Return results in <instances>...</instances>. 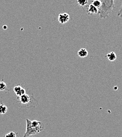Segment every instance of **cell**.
<instances>
[{"instance_id": "cell-2", "label": "cell", "mask_w": 122, "mask_h": 137, "mask_svg": "<svg viewBox=\"0 0 122 137\" xmlns=\"http://www.w3.org/2000/svg\"><path fill=\"white\" fill-rule=\"evenodd\" d=\"M26 130L23 137H28L29 135H34L39 133L38 132L36 131V130L31 125L30 120L26 119Z\"/></svg>"}, {"instance_id": "cell-5", "label": "cell", "mask_w": 122, "mask_h": 137, "mask_svg": "<svg viewBox=\"0 0 122 137\" xmlns=\"http://www.w3.org/2000/svg\"><path fill=\"white\" fill-rule=\"evenodd\" d=\"M70 19V15L67 13H60L58 15V22L62 24H64L68 23Z\"/></svg>"}, {"instance_id": "cell-9", "label": "cell", "mask_w": 122, "mask_h": 137, "mask_svg": "<svg viewBox=\"0 0 122 137\" xmlns=\"http://www.w3.org/2000/svg\"><path fill=\"white\" fill-rule=\"evenodd\" d=\"M106 57L109 61L113 62V61H114L116 59L117 55L114 52H111L110 53H108L106 55Z\"/></svg>"}, {"instance_id": "cell-10", "label": "cell", "mask_w": 122, "mask_h": 137, "mask_svg": "<svg viewBox=\"0 0 122 137\" xmlns=\"http://www.w3.org/2000/svg\"><path fill=\"white\" fill-rule=\"evenodd\" d=\"M8 107L7 106L3 104H0V114L4 115L7 113L8 111Z\"/></svg>"}, {"instance_id": "cell-3", "label": "cell", "mask_w": 122, "mask_h": 137, "mask_svg": "<svg viewBox=\"0 0 122 137\" xmlns=\"http://www.w3.org/2000/svg\"><path fill=\"white\" fill-rule=\"evenodd\" d=\"M33 100H34L33 96H31L29 94L25 93L19 97V103L23 107L28 106L29 103H31Z\"/></svg>"}, {"instance_id": "cell-6", "label": "cell", "mask_w": 122, "mask_h": 137, "mask_svg": "<svg viewBox=\"0 0 122 137\" xmlns=\"http://www.w3.org/2000/svg\"><path fill=\"white\" fill-rule=\"evenodd\" d=\"M14 92H15V93L16 94V95L17 96H18L19 97L21 96V95L24 94L26 93V91L25 89H24L23 88H22L21 85H16L14 88Z\"/></svg>"}, {"instance_id": "cell-17", "label": "cell", "mask_w": 122, "mask_h": 137, "mask_svg": "<svg viewBox=\"0 0 122 137\" xmlns=\"http://www.w3.org/2000/svg\"><path fill=\"white\" fill-rule=\"evenodd\" d=\"M116 1H118V0H116Z\"/></svg>"}, {"instance_id": "cell-15", "label": "cell", "mask_w": 122, "mask_h": 137, "mask_svg": "<svg viewBox=\"0 0 122 137\" xmlns=\"http://www.w3.org/2000/svg\"><path fill=\"white\" fill-rule=\"evenodd\" d=\"M117 16L119 18H122V4L117 13Z\"/></svg>"}, {"instance_id": "cell-16", "label": "cell", "mask_w": 122, "mask_h": 137, "mask_svg": "<svg viewBox=\"0 0 122 137\" xmlns=\"http://www.w3.org/2000/svg\"><path fill=\"white\" fill-rule=\"evenodd\" d=\"M3 28L4 29H7V26H3Z\"/></svg>"}, {"instance_id": "cell-14", "label": "cell", "mask_w": 122, "mask_h": 137, "mask_svg": "<svg viewBox=\"0 0 122 137\" xmlns=\"http://www.w3.org/2000/svg\"><path fill=\"white\" fill-rule=\"evenodd\" d=\"M16 134L14 132H10L8 134H5L4 137H16Z\"/></svg>"}, {"instance_id": "cell-4", "label": "cell", "mask_w": 122, "mask_h": 137, "mask_svg": "<svg viewBox=\"0 0 122 137\" xmlns=\"http://www.w3.org/2000/svg\"><path fill=\"white\" fill-rule=\"evenodd\" d=\"M31 125L33 127H34L38 133H40L44 130V125L43 123L40 121L36 120L31 121Z\"/></svg>"}, {"instance_id": "cell-8", "label": "cell", "mask_w": 122, "mask_h": 137, "mask_svg": "<svg viewBox=\"0 0 122 137\" xmlns=\"http://www.w3.org/2000/svg\"><path fill=\"white\" fill-rule=\"evenodd\" d=\"M77 55L79 57L83 58L88 56V52L87 50L85 48H81L77 52Z\"/></svg>"}, {"instance_id": "cell-7", "label": "cell", "mask_w": 122, "mask_h": 137, "mask_svg": "<svg viewBox=\"0 0 122 137\" xmlns=\"http://www.w3.org/2000/svg\"><path fill=\"white\" fill-rule=\"evenodd\" d=\"M87 12L88 15H92L94 14H98L99 9L95 7L92 4H90L87 9Z\"/></svg>"}, {"instance_id": "cell-13", "label": "cell", "mask_w": 122, "mask_h": 137, "mask_svg": "<svg viewBox=\"0 0 122 137\" xmlns=\"http://www.w3.org/2000/svg\"><path fill=\"white\" fill-rule=\"evenodd\" d=\"M7 84L3 81L0 82V91H4L7 89Z\"/></svg>"}, {"instance_id": "cell-11", "label": "cell", "mask_w": 122, "mask_h": 137, "mask_svg": "<svg viewBox=\"0 0 122 137\" xmlns=\"http://www.w3.org/2000/svg\"><path fill=\"white\" fill-rule=\"evenodd\" d=\"M76 1L80 6L83 7L88 4V0H76Z\"/></svg>"}, {"instance_id": "cell-12", "label": "cell", "mask_w": 122, "mask_h": 137, "mask_svg": "<svg viewBox=\"0 0 122 137\" xmlns=\"http://www.w3.org/2000/svg\"><path fill=\"white\" fill-rule=\"evenodd\" d=\"M92 4L94 5L95 7L99 9L101 5V2L100 0H93L92 1Z\"/></svg>"}, {"instance_id": "cell-1", "label": "cell", "mask_w": 122, "mask_h": 137, "mask_svg": "<svg viewBox=\"0 0 122 137\" xmlns=\"http://www.w3.org/2000/svg\"><path fill=\"white\" fill-rule=\"evenodd\" d=\"M101 5L99 9V15L100 19H106L109 17L115 8L114 0H100Z\"/></svg>"}]
</instances>
